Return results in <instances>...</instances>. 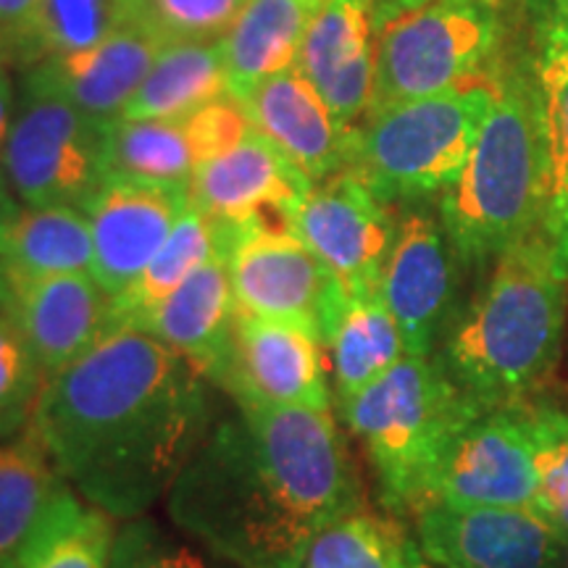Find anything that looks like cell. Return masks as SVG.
I'll list each match as a JSON object with an SVG mask.
<instances>
[{"instance_id": "17", "label": "cell", "mask_w": 568, "mask_h": 568, "mask_svg": "<svg viewBox=\"0 0 568 568\" xmlns=\"http://www.w3.org/2000/svg\"><path fill=\"white\" fill-rule=\"evenodd\" d=\"M456 251L432 213L408 209L397 219L382 268L379 295L400 329L406 355H429L453 303Z\"/></svg>"}, {"instance_id": "12", "label": "cell", "mask_w": 568, "mask_h": 568, "mask_svg": "<svg viewBox=\"0 0 568 568\" xmlns=\"http://www.w3.org/2000/svg\"><path fill=\"white\" fill-rule=\"evenodd\" d=\"M190 209V184L111 172L84 205L92 230V276L109 297L124 293Z\"/></svg>"}, {"instance_id": "5", "label": "cell", "mask_w": 568, "mask_h": 568, "mask_svg": "<svg viewBox=\"0 0 568 568\" xmlns=\"http://www.w3.org/2000/svg\"><path fill=\"white\" fill-rule=\"evenodd\" d=\"M337 408L374 468L382 503L400 516H418L435 503L453 439L485 410L429 355H403Z\"/></svg>"}, {"instance_id": "25", "label": "cell", "mask_w": 568, "mask_h": 568, "mask_svg": "<svg viewBox=\"0 0 568 568\" xmlns=\"http://www.w3.org/2000/svg\"><path fill=\"white\" fill-rule=\"evenodd\" d=\"M337 403L379 379L406 355L400 329L379 293L343 295L324 329Z\"/></svg>"}, {"instance_id": "19", "label": "cell", "mask_w": 568, "mask_h": 568, "mask_svg": "<svg viewBox=\"0 0 568 568\" xmlns=\"http://www.w3.org/2000/svg\"><path fill=\"white\" fill-rule=\"evenodd\" d=\"M237 103L253 130L314 184L351 169L355 126L337 122L297 67L274 74Z\"/></svg>"}, {"instance_id": "26", "label": "cell", "mask_w": 568, "mask_h": 568, "mask_svg": "<svg viewBox=\"0 0 568 568\" xmlns=\"http://www.w3.org/2000/svg\"><path fill=\"white\" fill-rule=\"evenodd\" d=\"M216 253H226V232L222 224L203 216L190 205L184 216L176 222L174 232L163 243L153 261L142 268L124 293L109 301V329H142L148 316L174 293L184 280H190L197 268L209 264Z\"/></svg>"}, {"instance_id": "27", "label": "cell", "mask_w": 568, "mask_h": 568, "mask_svg": "<svg viewBox=\"0 0 568 568\" xmlns=\"http://www.w3.org/2000/svg\"><path fill=\"white\" fill-rule=\"evenodd\" d=\"M132 24H142L140 0H40L21 30L0 38V51L3 59L32 69L51 55L82 51Z\"/></svg>"}, {"instance_id": "37", "label": "cell", "mask_w": 568, "mask_h": 568, "mask_svg": "<svg viewBox=\"0 0 568 568\" xmlns=\"http://www.w3.org/2000/svg\"><path fill=\"white\" fill-rule=\"evenodd\" d=\"M38 6L40 0H0V38L21 30L38 11Z\"/></svg>"}, {"instance_id": "15", "label": "cell", "mask_w": 568, "mask_h": 568, "mask_svg": "<svg viewBox=\"0 0 568 568\" xmlns=\"http://www.w3.org/2000/svg\"><path fill=\"white\" fill-rule=\"evenodd\" d=\"M109 301L90 274L32 276L0 264V316L17 326L48 376L101 339Z\"/></svg>"}, {"instance_id": "10", "label": "cell", "mask_w": 568, "mask_h": 568, "mask_svg": "<svg viewBox=\"0 0 568 568\" xmlns=\"http://www.w3.org/2000/svg\"><path fill=\"white\" fill-rule=\"evenodd\" d=\"M324 343L308 326L274 322L237 308L219 385L234 406L329 410Z\"/></svg>"}, {"instance_id": "7", "label": "cell", "mask_w": 568, "mask_h": 568, "mask_svg": "<svg viewBox=\"0 0 568 568\" xmlns=\"http://www.w3.org/2000/svg\"><path fill=\"white\" fill-rule=\"evenodd\" d=\"M495 40V0H432L400 13L379 27L368 113L474 80Z\"/></svg>"}, {"instance_id": "41", "label": "cell", "mask_w": 568, "mask_h": 568, "mask_svg": "<svg viewBox=\"0 0 568 568\" xmlns=\"http://www.w3.org/2000/svg\"><path fill=\"white\" fill-rule=\"evenodd\" d=\"M408 568H447V566L432 564V560L424 558L422 550H418L416 545H414V550H410V558H408Z\"/></svg>"}, {"instance_id": "39", "label": "cell", "mask_w": 568, "mask_h": 568, "mask_svg": "<svg viewBox=\"0 0 568 568\" xmlns=\"http://www.w3.org/2000/svg\"><path fill=\"white\" fill-rule=\"evenodd\" d=\"M426 3H432V0H376V24H387L400 13L422 9Z\"/></svg>"}, {"instance_id": "31", "label": "cell", "mask_w": 568, "mask_h": 568, "mask_svg": "<svg viewBox=\"0 0 568 568\" xmlns=\"http://www.w3.org/2000/svg\"><path fill=\"white\" fill-rule=\"evenodd\" d=\"M201 166L203 151L190 116L111 122V172L190 184Z\"/></svg>"}, {"instance_id": "8", "label": "cell", "mask_w": 568, "mask_h": 568, "mask_svg": "<svg viewBox=\"0 0 568 568\" xmlns=\"http://www.w3.org/2000/svg\"><path fill=\"white\" fill-rule=\"evenodd\" d=\"M0 166L24 205L82 211L111 174V122L24 92Z\"/></svg>"}, {"instance_id": "4", "label": "cell", "mask_w": 568, "mask_h": 568, "mask_svg": "<svg viewBox=\"0 0 568 568\" xmlns=\"http://www.w3.org/2000/svg\"><path fill=\"white\" fill-rule=\"evenodd\" d=\"M545 140L537 77H514L474 140L458 180L443 193L439 219L466 264L495 261L542 226Z\"/></svg>"}, {"instance_id": "33", "label": "cell", "mask_w": 568, "mask_h": 568, "mask_svg": "<svg viewBox=\"0 0 568 568\" xmlns=\"http://www.w3.org/2000/svg\"><path fill=\"white\" fill-rule=\"evenodd\" d=\"M537 474V514L568 542V410L518 403Z\"/></svg>"}, {"instance_id": "2", "label": "cell", "mask_w": 568, "mask_h": 568, "mask_svg": "<svg viewBox=\"0 0 568 568\" xmlns=\"http://www.w3.org/2000/svg\"><path fill=\"white\" fill-rule=\"evenodd\" d=\"M364 508L329 410L237 406L166 495L169 518L237 568H295L308 539Z\"/></svg>"}, {"instance_id": "28", "label": "cell", "mask_w": 568, "mask_h": 568, "mask_svg": "<svg viewBox=\"0 0 568 568\" xmlns=\"http://www.w3.org/2000/svg\"><path fill=\"white\" fill-rule=\"evenodd\" d=\"M113 539V518L77 497L63 481L21 550L17 568H109Z\"/></svg>"}, {"instance_id": "35", "label": "cell", "mask_w": 568, "mask_h": 568, "mask_svg": "<svg viewBox=\"0 0 568 568\" xmlns=\"http://www.w3.org/2000/svg\"><path fill=\"white\" fill-rule=\"evenodd\" d=\"M247 0H140L142 24L169 42L222 40Z\"/></svg>"}, {"instance_id": "30", "label": "cell", "mask_w": 568, "mask_h": 568, "mask_svg": "<svg viewBox=\"0 0 568 568\" xmlns=\"http://www.w3.org/2000/svg\"><path fill=\"white\" fill-rule=\"evenodd\" d=\"M61 485L59 471L30 432L13 443H0V568H17Z\"/></svg>"}, {"instance_id": "11", "label": "cell", "mask_w": 568, "mask_h": 568, "mask_svg": "<svg viewBox=\"0 0 568 568\" xmlns=\"http://www.w3.org/2000/svg\"><path fill=\"white\" fill-rule=\"evenodd\" d=\"M397 219L358 172L316 182L295 213V234L314 251L345 295L379 293Z\"/></svg>"}, {"instance_id": "21", "label": "cell", "mask_w": 568, "mask_h": 568, "mask_svg": "<svg viewBox=\"0 0 568 568\" xmlns=\"http://www.w3.org/2000/svg\"><path fill=\"white\" fill-rule=\"evenodd\" d=\"M234 316L237 303L232 293L230 261L226 253H216L148 316L140 332H148L180 353L213 385L230 355Z\"/></svg>"}, {"instance_id": "34", "label": "cell", "mask_w": 568, "mask_h": 568, "mask_svg": "<svg viewBox=\"0 0 568 568\" xmlns=\"http://www.w3.org/2000/svg\"><path fill=\"white\" fill-rule=\"evenodd\" d=\"M45 379V368L27 339L0 316V443H13L30 429Z\"/></svg>"}, {"instance_id": "20", "label": "cell", "mask_w": 568, "mask_h": 568, "mask_svg": "<svg viewBox=\"0 0 568 568\" xmlns=\"http://www.w3.org/2000/svg\"><path fill=\"white\" fill-rule=\"evenodd\" d=\"M295 67L339 124L353 126L366 116L376 80V0H326Z\"/></svg>"}, {"instance_id": "23", "label": "cell", "mask_w": 568, "mask_h": 568, "mask_svg": "<svg viewBox=\"0 0 568 568\" xmlns=\"http://www.w3.org/2000/svg\"><path fill=\"white\" fill-rule=\"evenodd\" d=\"M224 98H230V77L222 42L176 40L163 48L119 119H184Z\"/></svg>"}, {"instance_id": "42", "label": "cell", "mask_w": 568, "mask_h": 568, "mask_svg": "<svg viewBox=\"0 0 568 568\" xmlns=\"http://www.w3.org/2000/svg\"><path fill=\"white\" fill-rule=\"evenodd\" d=\"M560 568H568V542H566V548H564V560H560Z\"/></svg>"}, {"instance_id": "9", "label": "cell", "mask_w": 568, "mask_h": 568, "mask_svg": "<svg viewBox=\"0 0 568 568\" xmlns=\"http://www.w3.org/2000/svg\"><path fill=\"white\" fill-rule=\"evenodd\" d=\"M222 226L237 308L261 318L308 326L324 337L345 290L295 230L264 222Z\"/></svg>"}, {"instance_id": "38", "label": "cell", "mask_w": 568, "mask_h": 568, "mask_svg": "<svg viewBox=\"0 0 568 568\" xmlns=\"http://www.w3.org/2000/svg\"><path fill=\"white\" fill-rule=\"evenodd\" d=\"M11 124H13V88L9 74L0 69V155H3L6 140L11 134Z\"/></svg>"}, {"instance_id": "3", "label": "cell", "mask_w": 568, "mask_h": 568, "mask_svg": "<svg viewBox=\"0 0 568 568\" xmlns=\"http://www.w3.org/2000/svg\"><path fill=\"white\" fill-rule=\"evenodd\" d=\"M568 264L539 226L493 261L445 339L443 366L481 408L524 403L560 358Z\"/></svg>"}, {"instance_id": "13", "label": "cell", "mask_w": 568, "mask_h": 568, "mask_svg": "<svg viewBox=\"0 0 568 568\" xmlns=\"http://www.w3.org/2000/svg\"><path fill=\"white\" fill-rule=\"evenodd\" d=\"M432 506L537 508L535 460L518 403L485 408L458 432L439 468Z\"/></svg>"}, {"instance_id": "40", "label": "cell", "mask_w": 568, "mask_h": 568, "mask_svg": "<svg viewBox=\"0 0 568 568\" xmlns=\"http://www.w3.org/2000/svg\"><path fill=\"white\" fill-rule=\"evenodd\" d=\"M13 197H11V184H9V180H6V174H3V169H0V224L6 222V216H9V213L13 211Z\"/></svg>"}, {"instance_id": "14", "label": "cell", "mask_w": 568, "mask_h": 568, "mask_svg": "<svg viewBox=\"0 0 568 568\" xmlns=\"http://www.w3.org/2000/svg\"><path fill=\"white\" fill-rule=\"evenodd\" d=\"M416 548L447 568H560L566 542L531 508L432 506L416 516Z\"/></svg>"}, {"instance_id": "32", "label": "cell", "mask_w": 568, "mask_h": 568, "mask_svg": "<svg viewBox=\"0 0 568 568\" xmlns=\"http://www.w3.org/2000/svg\"><path fill=\"white\" fill-rule=\"evenodd\" d=\"M410 550L400 524L361 508L318 529L295 568H408Z\"/></svg>"}, {"instance_id": "24", "label": "cell", "mask_w": 568, "mask_h": 568, "mask_svg": "<svg viewBox=\"0 0 568 568\" xmlns=\"http://www.w3.org/2000/svg\"><path fill=\"white\" fill-rule=\"evenodd\" d=\"M92 230L71 205H13L0 224V264L32 276L90 274Z\"/></svg>"}, {"instance_id": "1", "label": "cell", "mask_w": 568, "mask_h": 568, "mask_svg": "<svg viewBox=\"0 0 568 568\" xmlns=\"http://www.w3.org/2000/svg\"><path fill=\"white\" fill-rule=\"evenodd\" d=\"M205 379L140 329H109L45 379L30 435L90 506L130 521L166 500L211 432Z\"/></svg>"}, {"instance_id": "36", "label": "cell", "mask_w": 568, "mask_h": 568, "mask_svg": "<svg viewBox=\"0 0 568 568\" xmlns=\"http://www.w3.org/2000/svg\"><path fill=\"white\" fill-rule=\"evenodd\" d=\"M109 568H209V564L163 535L153 521L130 518L113 539Z\"/></svg>"}, {"instance_id": "18", "label": "cell", "mask_w": 568, "mask_h": 568, "mask_svg": "<svg viewBox=\"0 0 568 568\" xmlns=\"http://www.w3.org/2000/svg\"><path fill=\"white\" fill-rule=\"evenodd\" d=\"M169 40L148 24H132L82 51L51 55L24 74V92L59 98L90 116H122Z\"/></svg>"}, {"instance_id": "6", "label": "cell", "mask_w": 568, "mask_h": 568, "mask_svg": "<svg viewBox=\"0 0 568 568\" xmlns=\"http://www.w3.org/2000/svg\"><path fill=\"white\" fill-rule=\"evenodd\" d=\"M500 82L474 77L437 95L368 113L355 130L351 169L385 203L445 193L466 166Z\"/></svg>"}, {"instance_id": "16", "label": "cell", "mask_w": 568, "mask_h": 568, "mask_svg": "<svg viewBox=\"0 0 568 568\" xmlns=\"http://www.w3.org/2000/svg\"><path fill=\"white\" fill-rule=\"evenodd\" d=\"M311 187L308 176L251 130L197 169L190 180V205L226 226L264 222L295 230V213Z\"/></svg>"}, {"instance_id": "22", "label": "cell", "mask_w": 568, "mask_h": 568, "mask_svg": "<svg viewBox=\"0 0 568 568\" xmlns=\"http://www.w3.org/2000/svg\"><path fill=\"white\" fill-rule=\"evenodd\" d=\"M324 3L326 0H247L219 40L232 101H243L258 84L295 67L305 32Z\"/></svg>"}, {"instance_id": "29", "label": "cell", "mask_w": 568, "mask_h": 568, "mask_svg": "<svg viewBox=\"0 0 568 568\" xmlns=\"http://www.w3.org/2000/svg\"><path fill=\"white\" fill-rule=\"evenodd\" d=\"M537 90L545 140L542 230L568 264V27L550 34L537 63Z\"/></svg>"}]
</instances>
